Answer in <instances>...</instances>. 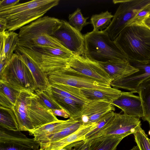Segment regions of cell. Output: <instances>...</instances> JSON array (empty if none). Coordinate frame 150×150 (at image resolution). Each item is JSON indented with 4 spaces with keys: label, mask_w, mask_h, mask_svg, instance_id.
Returning a JSON list of instances; mask_svg holds the SVG:
<instances>
[{
    "label": "cell",
    "mask_w": 150,
    "mask_h": 150,
    "mask_svg": "<svg viewBox=\"0 0 150 150\" xmlns=\"http://www.w3.org/2000/svg\"><path fill=\"white\" fill-rule=\"evenodd\" d=\"M12 109L21 131L28 132L59 120L39 101L35 92L28 90L21 91Z\"/></svg>",
    "instance_id": "cell-1"
},
{
    "label": "cell",
    "mask_w": 150,
    "mask_h": 150,
    "mask_svg": "<svg viewBox=\"0 0 150 150\" xmlns=\"http://www.w3.org/2000/svg\"><path fill=\"white\" fill-rule=\"evenodd\" d=\"M114 41L129 60L150 59V29L144 23L127 26Z\"/></svg>",
    "instance_id": "cell-2"
},
{
    "label": "cell",
    "mask_w": 150,
    "mask_h": 150,
    "mask_svg": "<svg viewBox=\"0 0 150 150\" xmlns=\"http://www.w3.org/2000/svg\"><path fill=\"white\" fill-rule=\"evenodd\" d=\"M59 0H33L19 3L0 10V17L7 22L6 30L14 31L40 18L51 8L57 6Z\"/></svg>",
    "instance_id": "cell-3"
},
{
    "label": "cell",
    "mask_w": 150,
    "mask_h": 150,
    "mask_svg": "<svg viewBox=\"0 0 150 150\" xmlns=\"http://www.w3.org/2000/svg\"><path fill=\"white\" fill-rule=\"evenodd\" d=\"M83 35L85 57L98 63L129 61L125 54L104 30H93Z\"/></svg>",
    "instance_id": "cell-4"
},
{
    "label": "cell",
    "mask_w": 150,
    "mask_h": 150,
    "mask_svg": "<svg viewBox=\"0 0 150 150\" xmlns=\"http://www.w3.org/2000/svg\"><path fill=\"white\" fill-rule=\"evenodd\" d=\"M16 50L33 60L46 73L68 66L69 60L75 55L66 48L25 47L18 45Z\"/></svg>",
    "instance_id": "cell-5"
},
{
    "label": "cell",
    "mask_w": 150,
    "mask_h": 150,
    "mask_svg": "<svg viewBox=\"0 0 150 150\" xmlns=\"http://www.w3.org/2000/svg\"><path fill=\"white\" fill-rule=\"evenodd\" d=\"M0 80L21 91L26 90L35 92L38 89L30 69L15 53L0 72Z\"/></svg>",
    "instance_id": "cell-6"
},
{
    "label": "cell",
    "mask_w": 150,
    "mask_h": 150,
    "mask_svg": "<svg viewBox=\"0 0 150 150\" xmlns=\"http://www.w3.org/2000/svg\"><path fill=\"white\" fill-rule=\"evenodd\" d=\"M113 2L114 4H120L110 24L104 30L114 41L127 26V23L139 12L150 4V0H114Z\"/></svg>",
    "instance_id": "cell-7"
},
{
    "label": "cell",
    "mask_w": 150,
    "mask_h": 150,
    "mask_svg": "<svg viewBox=\"0 0 150 150\" xmlns=\"http://www.w3.org/2000/svg\"><path fill=\"white\" fill-rule=\"evenodd\" d=\"M46 74L50 85L61 84L80 89L100 90L112 88L110 85L98 82L74 70L69 66Z\"/></svg>",
    "instance_id": "cell-8"
},
{
    "label": "cell",
    "mask_w": 150,
    "mask_h": 150,
    "mask_svg": "<svg viewBox=\"0 0 150 150\" xmlns=\"http://www.w3.org/2000/svg\"><path fill=\"white\" fill-rule=\"evenodd\" d=\"M62 25L61 20L45 16L40 18L20 29L18 45L22 46L43 34L52 35Z\"/></svg>",
    "instance_id": "cell-9"
},
{
    "label": "cell",
    "mask_w": 150,
    "mask_h": 150,
    "mask_svg": "<svg viewBox=\"0 0 150 150\" xmlns=\"http://www.w3.org/2000/svg\"><path fill=\"white\" fill-rule=\"evenodd\" d=\"M141 125V121L139 118L115 113L110 120L90 140L103 136L125 135L128 136L133 134Z\"/></svg>",
    "instance_id": "cell-10"
},
{
    "label": "cell",
    "mask_w": 150,
    "mask_h": 150,
    "mask_svg": "<svg viewBox=\"0 0 150 150\" xmlns=\"http://www.w3.org/2000/svg\"><path fill=\"white\" fill-rule=\"evenodd\" d=\"M129 62L132 66L139 71L112 81L110 86L113 88L136 93L139 85L150 77V59L145 61L129 60Z\"/></svg>",
    "instance_id": "cell-11"
},
{
    "label": "cell",
    "mask_w": 150,
    "mask_h": 150,
    "mask_svg": "<svg viewBox=\"0 0 150 150\" xmlns=\"http://www.w3.org/2000/svg\"><path fill=\"white\" fill-rule=\"evenodd\" d=\"M40 144L21 131L0 127V150H38Z\"/></svg>",
    "instance_id": "cell-12"
},
{
    "label": "cell",
    "mask_w": 150,
    "mask_h": 150,
    "mask_svg": "<svg viewBox=\"0 0 150 150\" xmlns=\"http://www.w3.org/2000/svg\"><path fill=\"white\" fill-rule=\"evenodd\" d=\"M73 69L100 82L110 85L112 80L105 70L96 62L83 56L75 54L69 62Z\"/></svg>",
    "instance_id": "cell-13"
},
{
    "label": "cell",
    "mask_w": 150,
    "mask_h": 150,
    "mask_svg": "<svg viewBox=\"0 0 150 150\" xmlns=\"http://www.w3.org/2000/svg\"><path fill=\"white\" fill-rule=\"evenodd\" d=\"M62 25L52 36L59 40L75 54L82 56L84 52L83 35L66 21L61 20Z\"/></svg>",
    "instance_id": "cell-14"
},
{
    "label": "cell",
    "mask_w": 150,
    "mask_h": 150,
    "mask_svg": "<svg viewBox=\"0 0 150 150\" xmlns=\"http://www.w3.org/2000/svg\"><path fill=\"white\" fill-rule=\"evenodd\" d=\"M112 103L107 100H100L84 104L82 108L81 117L78 120L83 125L96 122L106 113L115 111Z\"/></svg>",
    "instance_id": "cell-15"
},
{
    "label": "cell",
    "mask_w": 150,
    "mask_h": 150,
    "mask_svg": "<svg viewBox=\"0 0 150 150\" xmlns=\"http://www.w3.org/2000/svg\"><path fill=\"white\" fill-rule=\"evenodd\" d=\"M133 93L131 92L122 91L120 96L112 103L121 109L124 114L142 118L144 112L141 99Z\"/></svg>",
    "instance_id": "cell-16"
},
{
    "label": "cell",
    "mask_w": 150,
    "mask_h": 150,
    "mask_svg": "<svg viewBox=\"0 0 150 150\" xmlns=\"http://www.w3.org/2000/svg\"><path fill=\"white\" fill-rule=\"evenodd\" d=\"M96 123L83 125L77 131L60 139L40 145L41 150H59L67 145L76 141L85 139L86 135L94 129Z\"/></svg>",
    "instance_id": "cell-17"
},
{
    "label": "cell",
    "mask_w": 150,
    "mask_h": 150,
    "mask_svg": "<svg viewBox=\"0 0 150 150\" xmlns=\"http://www.w3.org/2000/svg\"><path fill=\"white\" fill-rule=\"evenodd\" d=\"M98 63L109 75L112 81L139 71L132 66L129 61H110Z\"/></svg>",
    "instance_id": "cell-18"
},
{
    "label": "cell",
    "mask_w": 150,
    "mask_h": 150,
    "mask_svg": "<svg viewBox=\"0 0 150 150\" xmlns=\"http://www.w3.org/2000/svg\"><path fill=\"white\" fill-rule=\"evenodd\" d=\"M0 61L5 60L8 62L18 46V33L6 30L0 33Z\"/></svg>",
    "instance_id": "cell-19"
},
{
    "label": "cell",
    "mask_w": 150,
    "mask_h": 150,
    "mask_svg": "<svg viewBox=\"0 0 150 150\" xmlns=\"http://www.w3.org/2000/svg\"><path fill=\"white\" fill-rule=\"evenodd\" d=\"M16 53L27 65L36 83L38 89L45 90L50 86L47 75L33 60L20 52L16 50Z\"/></svg>",
    "instance_id": "cell-20"
},
{
    "label": "cell",
    "mask_w": 150,
    "mask_h": 150,
    "mask_svg": "<svg viewBox=\"0 0 150 150\" xmlns=\"http://www.w3.org/2000/svg\"><path fill=\"white\" fill-rule=\"evenodd\" d=\"M69 118L67 120H59L45 125L28 132L34 137V139L39 143L45 138L52 135L66 127L74 120Z\"/></svg>",
    "instance_id": "cell-21"
},
{
    "label": "cell",
    "mask_w": 150,
    "mask_h": 150,
    "mask_svg": "<svg viewBox=\"0 0 150 150\" xmlns=\"http://www.w3.org/2000/svg\"><path fill=\"white\" fill-rule=\"evenodd\" d=\"M45 90L54 101L70 114V118L78 120L80 118L83 105L71 98L64 97L52 91L49 87Z\"/></svg>",
    "instance_id": "cell-22"
},
{
    "label": "cell",
    "mask_w": 150,
    "mask_h": 150,
    "mask_svg": "<svg viewBox=\"0 0 150 150\" xmlns=\"http://www.w3.org/2000/svg\"><path fill=\"white\" fill-rule=\"evenodd\" d=\"M125 135H109L98 137L89 140L88 150H115Z\"/></svg>",
    "instance_id": "cell-23"
},
{
    "label": "cell",
    "mask_w": 150,
    "mask_h": 150,
    "mask_svg": "<svg viewBox=\"0 0 150 150\" xmlns=\"http://www.w3.org/2000/svg\"><path fill=\"white\" fill-rule=\"evenodd\" d=\"M52 91L64 97L71 98L82 105L91 101L84 96L80 88L61 84L50 85Z\"/></svg>",
    "instance_id": "cell-24"
},
{
    "label": "cell",
    "mask_w": 150,
    "mask_h": 150,
    "mask_svg": "<svg viewBox=\"0 0 150 150\" xmlns=\"http://www.w3.org/2000/svg\"><path fill=\"white\" fill-rule=\"evenodd\" d=\"M82 93L89 101L105 100L113 102L121 95L122 91L113 88L107 90L81 88Z\"/></svg>",
    "instance_id": "cell-25"
},
{
    "label": "cell",
    "mask_w": 150,
    "mask_h": 150,
    "mask_svg": "<svg viewBox=\"0 0 150 150\" xmlns=\"http://www.w3.org/2000/svg\"><path fill=\"white\" fill-rule=\"evenodd\" d=\"M141 99L144 112L142 118L144 121L150 122V77L139 85L137 92Z\"/></svg>",
    "instance_id": "cell-26"
},
{
    "label": "cell",
    "mask_w": 150,
    "mask_h": 150,
    "mask_svg": "<svg viewBox=\"0 0 150 150\" xmlns=\"http://www.w3.org/2000/svg\"><path fill=\"white\" fill-rule=\"evenodd\" d=\"M21 46L25 47L36 46L53 48H66L57 38L47 34H43L32 39L28 43Z\"/></svg>",
    "instance_id": "cell-27"
},
{
    "label": "cell",
    "mask_w": 150,
    "mask_h": 150,
    "mask_svg": "<svg viewBox=\"0 0 150 150\" xmlns=\"http://www.w3.org/2000/svg\"><path fill=\"white\" fill-rule=\"evenodd\" d=\"M0 127L8 130H19L18 125L13 110L0 106Z\"/></svg>",
    "instance_id": "cell-28"
},
{
    "label": "cell",
    "mask_w": 150,
    "mask_h": 150,
    "mask_svg": "<svg viewBox=\"0 0 150 150\" xmlns=\"http://www.w3.org/2000/svg\"><path fill=\"white\" fill-rule=\"evenodd\" d=\"M83 125L80 121L74 120L70 125L59 132L42 140L39 143L40 145L62 139L77 131Z\"/></svg>",
    "instance_id": "cell-29"
},
{
    "label": "cell",
    "mask_w": 150,
    "mask_h": 150,
    "mask_svg": "<svg viewBox=\"0 0 150 150\" xmlns=\"http://www.w3.org/2000/svg\"><path fill=\"white\" fill-rule=\"evenodd\" d=\"M113 17L111 12L108 11L93 15L91 18L90 23L93 27V31H102L106 28L110 24Z\"/></svg>",
    "instance_id": "cell-30"
},
{
    "label": "cell",
    "mask_w": 150,
    "mask_h": 150,
    "mask_svg": "<svg viewBox=\"0 0 150 150\" xmlns=\"http://www.w3.org/2000/svg\"><path fill=\"white\" fill-rule=\"evenodd\" d=\"M88 18L89 17H84L81 9L78 8L74 13L69 15L68 22L71 25L81 32L83 27L91 23L90 22L87 21Z\"/></svg>",
    "instance_id": "cell-31"
},
{
    "label": "cell",
    "mask_w": 150,
    "mask_h": 150,
    "mask_svg": "<svg viewBox=\"0 0 150 150\" xmlns=\"http://www.w3.org/2000/svg\"><path fill=\"white\" fill-rule=\"evenodd\" d=\"M21 91L0 80V93L8 99L13 105L15 104Z\"/></svg>",
    "instance_id": "cell-32"
},
{
    "label": "cell",
    "mask_w": 150,
    "mask_h": 150,
    "mask_svg": "<svg viewBox=\"0 0 150 150\" xmlns=\"http://www.w3.org/2000/svg\"><path fill=\"white\" fill-rule=\"evenodd\" d=\"M39 101L50 110L63 109L50 96L46 90H38L35 92Z\"/></svg>",
    "instance_id": "cell-33"
},
{
    "label": "cell",
    "mask_w": 150,
    "mask_h": 150,
    "mask_svg": "<svg viewBox=\"0 0 150 150\" xmlns=\"http://www.w3.org/2000/svg\"><path fill=\"white\" fill-rule=\"evenodd\" d=\"M133 134L135 142L140 150H150L149 138L141 127Z\"/></svg>",
    "instance_id": "cell-34"
},
{
    "label": "cell",
    "mask_w": 150,
    "mask_h": 150,
    "mask_svg": "<svg viewBox=\"0 0 150 150\" xmlns=\"http://www.w3.org/2000/svg\"><path fill=\"white\" fill-rule=\"evenodd\" d=\"M115 113L114 111H111L102 116L96 122L95 128L86 135L85 140H90L93 136L100 131L110 120Z\"/></svg>",
    "instance_id": "cell-35"
},
{
    "label": "cell",
    "mask_w": 150,
    "mask_h": 150,
    "mask_svg": "<svg viewBox=\"0 0 150 150\" xmlns=\"http://www.w3.org/2000/svg\"><path fill=\"white\" fill-rule=\"evenodd\" d=\"M150 16V7L148 5L139 12L127 23V26L133 24H143L144 21Z\"/></svg>",
    "instance_id": "cell-36"
},
{
    "label": "cell",
    "mask_w": 150,
    "mask_h": 150,
    "mask_svg": "<svg viewBox=\"0 0 150 150\" xmlns=\"http://www.w3.org/2000/svg\"><path fill=\"white\" fill-rule=\"evenodd\" d=\"M90 141L82 140L74 142L65 147L68 150H88Z\"/></svg>",
    "instance_id": "cell-37"
},
{
    "label": "cell",
    "mask_w": 150,
    "mask_h": 150,
    "mask_svg": "<svg viewBox=\"0 0 150 150\" xmlns=\"http://www.w3.org/2000/svg\"><path fill=\"white\" fill-rule=\"evenodd\" d=\"M20 0H2L0 1V10L14 6L19 3Z\"/></svg>",
    "instance_id": "cell-38"
},
{
    "label": "cell",
    "mask_w": 150,
    "mask_h": 150,
    "mask_svg": "<svg viewBox=\"0 0 150 150\" xmlns=\"http://www.w3.org/2000/svg\"><path fill=\"white\" fill-rule=\"evenodd\" d=\"M53 114L55 116H59L67 118L70 117V114L64 109L51 110Z\"/></svg>",
    "instance_id": "cell-39"
},
{
    "label": "cell",
    "mask_w": 150,
    "mask_h": 150,
    "mask_svg": "<svg viewBox=\"0 0 150 150\" xmlns=\"http://www.w3.org/2000/svg\"><path fill=\"white\" fill-rule=\"evenodd\" d=\"M7 22L6 20L0 17V33L4 32L6 30Z\"/></svg>",
    "instance_id": "cell-40"
},
{
    "label": "cell",
    "mask_w": 150,
    "mask_h": 150,
    "mask_svg": "<svg viewBox=\"0 0 150 150\" xmlns=\"http://www.w3.org/2000/svg\"><path fill=\"white\" fill-rule=\"evenodd\" d=\"M144 24L150 29V17L147 18L144 21Z\"/></svg>",
    "instance_id": "cell-41"
},
{
    "label": "cell",
    "mask_w": 150,
    "mask_h": 150,
    "mask_svg": "<svg viewBox=\"0 0 150 150\" xmlns=\"http://www.w3.org/2000/svg\"><path fill=\"white\" fill-rule=\"evenodd\" d=\"M59 150H68L67 149L64 148H62V149H60Z\"/></svg>",
    "instance_id": "cell-42"
},
{
    "label": "cell",
    "mask_w": 150,
    "mask_h": 150,
    "mask_svg": "<svg viewBox=\"0 0 150 150\" xmlns=\"http://www.w3.org/2000/svg\"><path fill=\"white\" fill-rule=\"evenodd\" d=\"M149 124L150 127V123H149ZM148 134H149V135H150V130L149 131V132H148Z\"/></svg>",
    "instance_id": "cell-43"
},
{
    "label": "cell",
    "mask_w": 150,
    "mask_h": 150,
    "mask_svg": "<svg viewBox=\"0 0 150 150\" xmlns=\"http://www.w3.org/2000/svg\"><path fill=\"white\" fill-rule=\"evenodd\" d=\"M149 142L150 144V139H149Z\"/></svg>",
    "instance_id": "cell-44"
},
{
    "label": "cell",
    "mask_w": 150,
    "mask_h": 150,
    "mask_svg": "<svg viewBox=\"0 0 150 150\" xmlns=\"http://www.w3.org/2000/svg\"><path fill=\"white\" fill-rule=\"evenodd\" d=\"M148 6L150 7V4H149Z\"/></svg>",
    "instance_id": "cell-45"
},
{
    "label": "cell",
    "mask_w": 150,
    "mask_h": 150,
    "mask_svg": "<svg viewBox=\"0 0 150 150\" xmlns=\"http://www.w3.org/2000/svg\"><path fill=\"white\" fill-rule=\"evenodd\" d=\"M38 150H41L40 149Z\"/></svg>",
    "instance_id": "cell-46"
},
{
    "label": "cell",
    "mask_w": 150,
    "mask_h": 150,
    "mask_svg": "<svg viewBox=\"0 0 150 150\" xmlns=\"http://www.w3.org/2000/svg\"><path fill=\"white\" fill-rule=\"evenodd\" d=\"M149 17H150V16H149Z\"/></svg>",
    "instance_id": "cell-47"
}]
</instances>
